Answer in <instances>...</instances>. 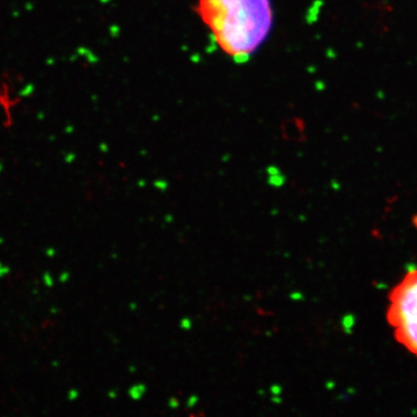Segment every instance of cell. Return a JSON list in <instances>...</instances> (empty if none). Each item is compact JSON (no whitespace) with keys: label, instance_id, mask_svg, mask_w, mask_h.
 Wrapping results in <instances>:
<instances>
[{"label":"cell","instance_id":"3957f363","mask_svg":"<svg viewBox=\"0 0 417 417\" xmlns=\"http://www.w3.org/2000/svg\"><path fill=\"white\" fill-rule=\"evenodd\" d=\"M146 392V386L144 384H136L131 386L129 389V395L132 400H140Z\"/></svg>","mask_w":417,"mask_h":417},{"label":"cell","instance_id":"277c9868","mask_svg":"<svg viewBox=\"0 0 417 417\" xmlns=\"http://www.w3.org/2000/svg\"><path fill=\"white\" fill-rule=\"evenodd\" d=\"M192 320L189 319V318H183V319L181 320V322H180V326H181V328H183V329H186V330L190 329V328H192Z\"/></svg>","mask_w":417,"mask_h":417},{"label":"cell","instance_id":"7a4b0ae2","mask_svg":"<svg viewBox=\"0 0 417 417\" xmlns=\"http://www.w3.org/2000/svg\"><path fill=\"white\" fill-rule=\"evenodd\" d=\"M386 319L396 342L417 357V268L390 290Z\"/></svg>","mask_w":417,"mask_h":417},{"label":"cell","instance_id":"6da1fadb","mask_svg":"<svg viewBox=\"0 0 417 417\" xmlns=\"http://www.w3.org/2000/svg\"><path fill=\"white\" fill-rule=\"evenodd\" d=\"M196 12L215 43L238 63L260 49L274 26L271 0H198Z\"/></svg>","mask_w":417,"mask_h":417},{"label":"cell","instance_id":"5b68a950","mask_svg":"<svg viewBox=\"0 0 417 417\" xmlns=\"http://www.w3.org/2000/svg\"><path fill=\"white\" fill-rule=\"evenodd\" d=\"M197 402H198V398H197V396H190L188 402H187V407H188L189 409H192L197 405Z\"/></svg>","mask_w":417,"mask_h":417},{"label":"cell","instance_id":"ba28073f","mask_svg":"<svg viewBox=\"0 0 417 417\" xmlns=\"http://www.w3.org/2000/svg\"><path fill=\"white\" fill-rule=\"evenodd\" d=\"M272 401H274V402H281V399L277 398V396H275V398L272 399Z\"/></svg>","mask_w":417,"mask_h":417},{"label":"cell","instance_id":"9c48e42d","mask_svg":"<svg viewBox=\"0 0 417 417\" xmlns=\"http://www.w3.org/2000/svg\"><path fill=\"white\" fill-rule=\"evenodd\" d=\"M166 221L169 223L170 221H172V217H170V216H167V217H166Z\"/></svg>","mask_w":417,"mask_h":417},{"label":"cell","instance_id":"8992f818","mask_svg":"<svg viewBox=\"0 0 417 417\" xmlns=\"http://www.w3.org/2000/svg\"><path fill=\"white\" fill-rule=\"evenodd\" d=\"M168 406H169V408H172V409H176L177 407H179V401H177V400H176L175 398L169 399V401H168Z\"/></svg>","mask_w":417,"mask_h":417},{"label":"cell","instance_id":"52a82bcc","mask_svg":"<svg viewBox=\"0 0 417 417\" xmlns=\"http://www.w3.org/2000/svg\"><path fill=\"white\" fill-rule=\"evenodd\" d=\"M270 389H271V393L276 394V395H278V394L281 393V387L278 385H272Z\"/></svg>","mask_w":417,"mask_h":417},{"label":"cell","instance_id":"30bf717a","mask_svg":"<svg viewBox=\"0 0 417 417\" xmlns=\"http://www.w3.org/2000/svg\"><path fill=\"white\" fill-rule=\"evenodd\" d=\"M131 308H132V310H133V308H136V305H134V304L131 305Z\"/></svg>","mask_w":417,"mask_h":417}]
</instances>
